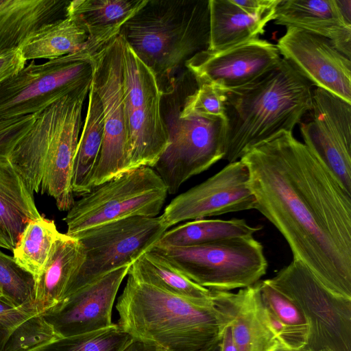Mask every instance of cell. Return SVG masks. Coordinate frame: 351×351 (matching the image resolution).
I'll return each mask as SVG.
<instances>
[{"instance_id":"6da1fadb","label":"cell","mask_w":351,"mask_h":351,"mask_svg":"<svg viewBox=\"0 0 351 351\" xmlns=\"http://www.w3.org/2000/svg\"><path fill=\"white\" fill-rule=\"evenodd\" d=\"M240 160L254 209L281 233L293 259L351 298V194L292 132L255 145Z\"/></svg>"},{"instance_id":"7a4b0ae2","label":"cell","mask_w":351,"mask_h":351,"mask_svg":"<svg viewBox=\"0 0 351 351\" xmlns=\"http://www.w3.org/2000/svg\"><path fill=\"white\" fill-rule=\"evenodd\" d=\"M116 309L122 331L161 351H217L226 328L213 303L193 302L130 275Z\"/></svg>"},{"instance_id":"3957f363","label":"cell","mask_w":351,"mask_h":351,"mask_svg":"<svg viewBox=\"0 0 351 351\" xmlns=\"http://www.w3.org/2000/svg\"><path fill=\"white\" fill-rule=\"evenodd\" d=\"M91 82L37 114L31 128L10 157L29 192L32 195L47 193L62 211L69 210L75 202L73 169L82 107Z\"/></svg>"},{"instance_id":"277c9868","label":"cell","mask_w":351,"mask_h":351,"mask_svg":"<svg viewBox=\"0 0 351 351\" xmlns=\"http://www.w3.org/2000/svg\"><path fill=\"white\" fill-rule=\"evenodd\" d=\"M313 86L282 58L254 83L226 92L228 163L282 131L292 132L309 111Z\"/></svg>"},{"instance_id":"5b68a950","label":"cell","mask_w":351,"mask_h":351,"mask_svg":"<svg viewBox=\"0 0 351 351\" xmlns=\"http://www.w3.org/2000/svg\"><path fill=\"white\" fill-rule=\"evenodd\" d=\"M209 0H147L120 33L154 72L160 90L209 45Z\"/></svg>"},{"instance_id":"8992f818","label":"cell","mask_w":351,"mask_h":351,"mask_svg":"<svg viewBox=\"0 0 351 351\" xmlns=\"http://www.w3.org/2000/svg\"><path fill=\"white\" fill-rule=\"evenodd\" d=\"M198 86L186 69L173 76L161 90V111L169 144L154 169L167 188L176 193L182 184L223 158L228 123L225 117L186 113V97Z\"/></svg>"},{"instance_id":"52a82bcc","label":"cell","mask_w":351,"mask_h":351,"mask_svg":"<svg viewBox=\"0 0 351 351\" xmlns=\"http://www.w3.org/2000/svg\"><path fill=\"white\" fill-rule=\"evenodd\" d=\"M197 285L211 291H231L252 286L268 263L263 245L253 237L230 238L190 246L151 248Z\"/></svg>"},{"instance_id":"ba28073f","label":"cell","mask_w":351,"mask_h":351,"mask_svg":"<svg viewBox=\"0 0 351 351\" xmlns=\"http://www.w3.org/2000/svg\"><path fill=\"white\" fill-rule=\"evenodd\" d=\"M113 38L99 36L78 51L43 64L32 60L0 83V117L36 114L93 78L92 57Z\"/></svg>"},{"instance_id":"9c48e42d","label":"cell","mask_w":351,"mask_h":351,"mask_svg":"<svg viewBox=\"0 0 351 351\" xmlns=\"http://www.w3.org/2000/svg\"><path fill=\"white\" fill-rule=\"evenodd\" d=\"M122 88L128 130L125 172L141 167L152 168L169 144L161 111L162 91L154 72L123 37Z\"/></svg>"},{"instance_id":"30bf717a","label":"cell","mask_w":351,"mask_h":351,"mask_svg":"<svg viewBox=\"0 0 351 351\" xmlns=\"http://www.w3.org/2000/svg\"><path fill=\"white\" fill-rule=\"evenodd\" d=\"M266 281L306 318L309 332L303 351H351V298L327 288L295 259Z\"/></svg>"},{"instance_id":"8fae6325","label":"cell","mask_w":351,"mask_h":351,"mask_svg":"<svg viewBox=\"0 0 351 351\" xmlns=\"http://www.w3.org/2000/svg\"><path fill=\"white\" fill-rule=\"evenodd\" d=\"M167 188L152 167L119 175L75 201L63 220L69 237L105 223L133 216L154 217L160 212Z\"/></svg>"},{"instance_id":"7c38bea8","label":"cell","mask_w":351,"mask_h":351,"mask_svg":"<svg viewBox=\"0 0 351 351\" xmlns=\"http://www.w3.org/2000/svg\"><path fill=\"white\" fill-rule=\"evenodd\" d=\"M167 230L160 216H133L73 234L71 237L77 239L84 248V261L69 283L62 300L114 270L131 266Z\"/></svg>"},{"instance_id":"4fadbf2b","label":"cell","mask_w":351,"mask_h":351,"mask_svg":"<svg viewBox=\"0 0 351 351\" xmlns=\"http://www.w3.org/2000/svg\"><path fill=\"white\" fill-rule=\"evenodd\" d=\"M123 36L119 34L92 57V85L103 108L104 132L100 154L91 178L92 188L125 172L128 130L122 88Z\"/></svg>"},{"instance_id":"5bb4252c","label":"cell","mask_w":351,"mask_h":351,"mask_svg":"<svg viewBox=\"0 0 351 351\" xmlns=\"http://www.w3.org/2000/svg\"><path fill=\"white\" fill-rule=\"evenodd\" d=\"M304 116L299 123L304 144L351 194V104L316 87Z\"/></svg>"},{"instance_id":"9a60e30c","label":"cell","mask_w":351,"mask_h":351,"mask_svg":"<svg viewBox=\"0 0 351 351\" xmlns=\"http://www.w3.org/2000/svg\"><path fill=\"white\" fill-rule=\"evenodd\" d=\"M254 208L249 171L239 160L228 163L203 182L175 197L160 217L169 228L180 222Z\"/></svg>"},{"instance_id":"2e32d148","label":"cell","mask_w":351,"mask_h":351,"mask_svg":"<svg viewBox=\"0 0 351 351\" xmlns=\"http://www.w3.org/2000/svg\"><path fill=\"white\" fill-rule=\"evenodd\" d=\"M282 58L276 45L252 39L227 48L201 51L184 67L197 86L213 84L225 92L244 87L276 68Z\"/></svg>"},{"instance_id":"e0dca14e","label":"cell","mask_w":351,"mask_h":351,"mask_svg":"<svg viewBox=\"0 0 351 351\" xmlns=\"http://www.w3.org/2000/svg\"><path fill=\"white\" fill-rule=\"evenodd\" d=\"M280 56L313 86L351 104V59L326 38L287 27L276 45Z\"/></svg>"},{"instance_id":"ac0fdd59","label":"cell","mask_w":351,"mask_h":351,"mask_svg":"<svg viewBox=\"0 0 351 351\" xmlns=\"http://www.w3.org/2000/svg\"><path fill=\"white\" fill-rule=\"evenodd\" d=\"M130 267L107 274L73 293L42 315L61 337L92 332L114 326L112 306Z\"/></svg>"},{"instance_id":"d6986e66","label":"cell","mask_w":351,"mask_h":351,"mask_svg":"<svg viewBox=\"0 0 351 351\" xmlns=\"http://www.w3.org/2000/svg\"><path fill=\"white\" fill-rule=\"evenodd\" d=\"M259 282L235 293L210 290L214 306L231 328L237 351H276L282 346L269 324Z\"/></svg>"},{"instance_id":"ffe728a7","label":"cell","mask_w":351,"mask_h":351,"mask_svg":"<svg viewBox=\"0 0 351 351\" xmlns=\"http://www.w3.org/2000/svg\"><path fill=\"white\" fill-rule=\"evenodd\" d=\"M274 21L326 38L351 59V25L343 18L335 0H280Z\"/></svg>"},{"instance_id":"44dd1931","label":"cell","mask_w":351,"mask_h":351,"mask_svg":"<svg viewBox=\"0 0 351 351\" xmlns=\"http://www.w3.org/2000/svg\"><path fill=\"white\" fill-rule=\"evenodd\" d=\"M84 261V251L76 239L60 233L47 260L35 279L34 309L43 314L62 300L71 280Z\"/></svg>"},{"instance_id":"7402d4cb","label":"cell","mask_w":351,"mask_h":351,"mask_svg":"<svg viewBox=\"0 0 351 351\" xmlns=\"http://www.w3.org/2000/svg\"><path fill=\"white\" fill-rule=\"evenodd\" d=\"M67 0H0V54L19 49L42 26L66 16Z\"/></svg>"},{"instance_id":"603a6c76","label":"cell","mask_w":351,"mask_h":351,"mask_svg":"<svg viewBox=\"0 0 351 351\" xmlns=\"http://www.w3.org/2000/svg\"><path fill=\"white\" fill-rule=\"evenodd\" d=\"M276 6L253 11L235 0H209V45L207 49L218 50L252 39L265 32L274 19Z\"/></svg>"},{"instance_id":"cb8c5ba5","label":"cell","mask_w":351,"mask_h":351,"mask_svg":"<svg viewBox=\"0 0 351 351\" xmlns=\"http://www.w3.org/2000/svg\"><path fill=\"white\" fill-rule=\"evenodd\" d=\"M40 216L10 161L0 160V231L13 249L26 225Z\"/></svg>"},{"instance_id":"d4e9b609","label":"cell","mask_w":351,"mask_h":351,"mask_svg":"<svg viewBox=\"0 0 351 351\" xmlns=\"http://www.w3.org/2000/svg\"><path fill=\"white\" fill-rule=\"evenodd\" d=\"M95 38L89 36L75 18L66 16L42 26L19 49L26 62L40 58L52 60L83 49Z\"/></svg>"},{"instance_id":"484cf974","label":"cell","mask_w":351,"mask_h":351,"mask_svg":"<svg viewBox=\"0 0 351 351\" xmlns=\"http://www.w3.org/2000/svg\"><path fill=\"white\" fill-rule=\"evenodd\" d=\"M128 275L195 302L213 303L209 289L190 280L166 258L152 249L131 265Z\"/></svg>"},{"instance_id":"4316f807","label":"cell","mask_w":351,"mask_h":351,"mask_svg":"<svg viewBox=\"0 0 351 351\" xmlns=\"http://www.w3.org/2000/svg\"><path fill=\"white\" fill-rule=\"evenodd\" d=\"M88 95L87 112L79 138L72 176L73 193L80 196L93 189L91 178L99 157L104 132L102 105L92 82Z\"/></svg>"},{"instance_id":"83f0119b","label":"cell","mask_w":351,"mask_h":351,"mask_svg":"<svg viewBox=\"0 0 351 351\" xmlns=\"http://www.w3.org/2000/svg\"><path fill=\"white\" fill-rule=\"evenodd\" d=\"M147 0L70 1L66 16L78 20L90 37L117 36L123 25Z\"/></svg>"},{"instance_id":"f1b7e54d","label":"cell","mask_w":351,"mask_h":351,"mask_svg":"<svg viewBox=\"0 0 351 351\" xmlns=\"http://www.w3.org/2000/svg\"><path fill=\"white\" fill-rule=\"evenodd\" d=\"M260 292L271 327L285 348L303 351L308 340V322L299 308L266 280L259 282Z\"/></svg>"},{"instance_id":"f546056e","label":"cell","mask_w":351,"mask_h":351,"mask_svg":"<svg viewBox=\"0 0 351 351\" xmlns=\"http://www.w3.org/2000/svg\"><path fill=\"white\" fill-rule=\"evenodd\" d=\"M261 229L245 219H196L167 230L154 245L190 246L230 238L250 237Z\"/></svg>"},{"instance_id":"4dcf8cb0","label":"cell","mask_w":351,"mask_h":351,"mask_svg":"<svg viewBox=\"0 0 351 351\" xmlns=\"http://www.w3.org/2000/svg\"><path fill=\"white\" fill-rule=\"evenodd\" d=\"M53 220L41 215L25 227L12 250L17 264L34 280L41 272L55 241L60 236Z\"/></svg>"},{"instance_id":"1f68e13d","label":"cell","mask_w":351,"mask_h":351,"mask_svg":"<svg viewBox=\"0 0 351 351\" xmlns=\"http://www.w3.org/2000/svg\"><path fill=\"white\" fill-rule=\"evenodd\" d=\"M132 341L115 324L92 332L60 337L29 351H123Z\"/></svg>"},{"instance_id":"d6a6232c","label":"cell","mask_w":351,"mask_h":351,"mask_svg":"<svg viewBox=\"0 0 351 351\" xmlns=\"http://www.w3.org/2000/svg\"><path fill=\"white\" fill-rule=\"evenodd\" d=\"M33 276L0 250V291L14 306L34 310Z\"/></svg>"},{"instance_id":"836d02e7","label":"cell","mask_w":351,"mask_h":351,"mask_svg":"<svg viewBox=\"0 0 351 351\" xmlns=\"http://www.w3.org/2000/svg\"><path fill=\"white\" fill-rule=\"evenodd\" d=\"M60 337L42 314H36L12 330L2 351H29Z\"/></svg>"},{"instance_id":"e575fe53","label":"cell","mask_w":351,"mask_h":351,"mask_svg":"<svg viewBox=\"0 0 351 351\" xmlns=\"http://www.w3.org/2000/svg\"><path fill=\"white\" fill-rule=\"evenodd\" d=\"M225 100L224 90L213 84H203L186 97L182 111L226 117Z\"/></svg>"},{"instance_id":"d590c367","label":"cell","mask_w":351,"mask_h":351,"mask_svg":"<svg viewBox=\"0 0 351 351\" xmlns=\"http://www.w3.org/2000/svg\"><path fill=\"white\" fill-rule=\"evenodd\" d=\"M36 114L0 117V160H10L16 146L31 128Z\"/></svg>"},{"instance_id":"8d00e7d4","label":"cell","mask_w":351,"mask_h":351,"mask_svg":"<svg viewBox=\"0 0 351 351\" xmlns=\"http://www.w3.org/2000/svg\"><path fill=\"white\" fill-rule=\"evenodd\" d=\"M25 63L19 49L0 54V83L18 73L25 67Z\"/></svg>"},{"instance_id":"74e56055","label":"cell","mask_w":351,"mask_h":351,"mask_svg":"<svg viewBox=\"0 0 351 351\" xmlns=\"http://www.w3.org/2000/svg\"><path fill=\"white\" fill-rule=\"evenodd\" d=\"M219 351H237L233 341L231 328L229 326L225 328Z\"/></svg>"},{"instance_id":"f35d334b","label":"cell","mask_w":351,"mask_h":351,"mask_svg":"<svg viewBox=\"0 0 351 351\" xmlns=\"http://www.w3.org/2000/svg\"><path fill=\"white\" fill-rule=\"evenodd\" d=\"M335 2L343 18L351 25V0H335Z\"/></svg>"},{"instance_id":"ab89813d","label":"cell","mask_w":351,"mask_h":351,"mask_svg":"<svg viewBox=\"0 0 351 351\" xmlns=\"http://www.w3.org/2000/svg\"><path fill=\"white\" fill-rule=\"evenodd\" d=\"M123 351H161L160 350L144 343L133 340Z\"/></svg>"},{"instance_id":"60d3db41","label":"cell","mask_w":351,"mask_h":351,"mask_svg":"<svg viewBox=\"0 0 351 351\" xmlns=\"http://www.w3.org/2000/svg\"><path fill=\"white\" fill-rule=\"evenodd\" d=\"M12 330V329L0 324V351H2L3 346Z\"/></svg>"},{"instance_id":"b9f144b4","label":"cell","mask_w":351,"mask_h":351,"mask_svg":"<svg viewBox=\"0 0 351 351\" xmlns=\"http://www.w3.org/2000/svg\"><path fill=\"white\" fill-rule=\"evenodd\" d=\"M0 247L7 249L8 250H13V248L6 238L3 236V234L0 231Z\"/></svg>"},{"instance_id":"7bdbcfd3","label":"cell","mask_w":351,"mask_h":351,"mask_svg":"<svg viewBox=\"0 0 351 351\" xmlns=\"http://www.w3.org/2000/svg\"><path fill=\"white\" fill-rule=\"evenodd\" d=\"M276 351H294V350H289V349H287L285 347H280L279 348H278Z\"/></svg>"},{"instance_id":"ee69618b","label":"cell","mask_w":351,"mask_h":351,"mask_svg":"<svg viewBox=\"0 0 351 351\" xmlns=\"http://www.w3.org/2000/svg\"><path fill=\"white\" fill-rule=\"evenodd\" d=\"M0 298H5L3 297V294H2V293H1V291H0ZM5 300H6V299H5Z\"/></svg>"},{"instance_id":"f6af8a7d","label":"cell","mask_w":351,"mask_h":351,"mask_svg":"<svg viewBox=\"0 0 351 351\" xmlns=\"http://www.w3.org/2000/svg\"><path fill=\"white\" fill-rule=\"evenodd\" d=\"M319 351H330V350H328V349H322V350H319Z\"/></svg>"}]
</instances>
